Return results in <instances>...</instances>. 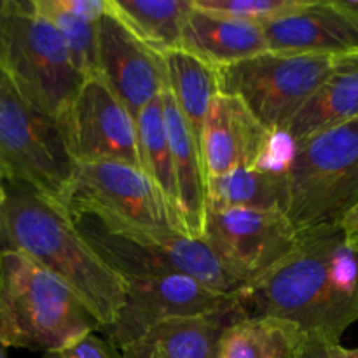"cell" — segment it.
<instances>
[{"label": "cell", "mask_w": 358, "mask_h": 358, "mask_svg": "<svg viewBox=\"0 0 358 358\" xmlns=\"http://www.w3.org/2000/svg\"><path fill=\"white\" fill-rule=\"evenodd\" d=\"M243 317L292 322L341 341L358 320V248L341 226L301 234L296 250L240 296Z\"/></svg>", "instance_id": "obj_1"}, {"label": "cell", "mask_w": 358, "mask_h": 358, "mask_svg": "<svg viewBox=\"0 0 358 358\" xmlns=\"http://www.w3.org/2000/svg\"><path fill=\"white\" fill-rule=\"evenodd\" d=\"M6 250L24 255L66 283L100 322L101 331L114 324L124 306L128 283L98 257L69 210L13 182H7L0 206V252Z\"/></svg>", "instance_id": "obj_2"}, {"label": "cell", "mask_w": 358, "mask_h": 358, "mask_svg": "<svg viewBox=\"0 0 358 358\" xmlns=\"http://www.w3.org/2000/svg\"><path fill=\"white\" fill-rule=\"evenodd\" d=\"M69 213L98 257L124 282L185 275L229 296H240L248 289L205 240L143 229L94 210L70 208Z\"/></svg>", "instance_id": "obj_3"}, {"label": "cell", "mask_w": 358, "mask_h": 358, "mask_svg": "<svg viewBox=\"0 0 358 358\" xmlns=\"http://www.w3.org/2000/svg\"><path fill=\"white\" fill-rule=\"evenodd\" d=\"M100 322L66 283L17 252H0V345L51 353Z\"/></svg>", "instance_id": "obj_4"}, {"label": "cell", "mask_w": 358, "mask_h": 358, "mask_svg": "<svg viewBox=\"0 0 358 358\" xmlns=\"http://www.w3.org/2000/svg\"><path fill=\"white\" fill-rule=\"evenodd\" d=\"M0 70L24 101L58 122L86 80L59 31L35 10L34 0H6L0 14Z\"/></svg>", "instance_id": "obj_5"}, {"label": "cell", "mask_w": 358, "mask_h": 358, "mask_svg": "<svg viewBox=\"0 0 358 358\" xmlns=\"http://www.w3.org/2000/svg\"><path fill=\"white\" fill-rule=\"evenodd\" d=\"M285 180L299 234L339 226L358 205V117L299 143Z\"/></svg>", "instance_id": "obj_6"}, {"label": "cell", "mask_w": 358, "mask_h": 358, "mask_svg": "<svg viewBox=\"0 0 358 358\" xmlns=\"http://www.w3.org/2000/svg\"><path fill=\"white\" fill-rule=\"evenodd\" d=\"M0 170L7 182L27 185L66 206L77 163L58 121L31 107L2 73Z\"/></svg>", "instance_id": "obj_7"}, {"label": "cell", "mask_w": 358, "mask_h": 358, "mask_svg": "<svg viewBox=\"0 0 358 358\" xmlns=\"http://www.w3.org/2000/svg\"><path fill=\"white\" fill-rule=\"evenodd\" d=\"M339 58L273 52L219 69L220 93L238 96L273 133L285 131Z\"/></svg>", "instance_id": "obj_8"}, {"label": "cell", "mask_w": 358, "mask_h": 358, "mask_svg": "<svg viewBox=\"0 0 358 358\" xmlns=\"http://www.w3.org/2000/svg\"><path fill=\"white\" fill-rule=\"evenodd\" d=\"M126 303L105 339L119 352L138 343L156 325L173 318L224 315L241 311L240 296H229L185 275L128 280Z\"/></svg>", "instance_id": "obj_9"}, {"label": "cell", "mask_w": 358, "mask_h": 358, "mask_svg": "<svg viewBox=\"0 0 358 358\" xmlns=\"http://www.w3.org/2000/svg\"><path fill=\"white\" fill-rule=\"evenodd\" d=\"M203 240L252 287L296 250L301 234L280 210L208 208Z\"/></svg>", "instance_id": "obj_10"}, {"label": "cell", "mask_w": 358, "mask_h": 358, "mask_svg": "<svg viewBox=\"0 0 358 358\" xmlns=\"http://www.w3.org/2000/svg\"><path fill=\"white\" fill-rule=\"evenodd\" d=\"M59 126L77 164L114 161L142 168L136 119L96 73L86 77Z\"/></svg>", "instance_id": "obj_11"}, {"label": "cell", "mask_w": 358, "mask_h": 358, "mask_svg": "<svg viewBox=\"0 0 358 358\" xmlns=\"http://www.w3.org/2000/svg\"><path fill=\"white\" fill-rule=\"evenodd\" d=\"M65 208L94 210L149 231L182 233L159 189L142 168L126 163L77 164Z\"/></svg>", "instance_id": "obj_12"}, {"label": "cell", "mask_w": 358, "mask_h": 358, "mask_svg": "<svg viewBox=\"0 0 358 358\" xmlns=\"http://www.w3.org/2000/svg\"><path fill=\"white\" fill-rule=\"evenodd\" d=\"M96 76L138 119L140 112L168 87L164 55L147 44L108 6L98 21Z\"/></svg>", "instance_id": "obj_13"}, {"label": "cell", "mask_w": 358, "mask_h": 358, "mask_svg": "<svg viewBox=\"0 0 358 358\" xmlns=\"http://www.w3.org/2000/svg\"><path fill=\"white\" fill-rule=\"evenodd\" d=\"M269 131L238 96L219 93L203 124L201 161L206 178L238 168H257L271 147Z\"/></svg>", "instance_id": "obj_14"}, {"label": "cell", "mask_w": 358, "mask_h": 358, "mask_svg": "<svg viewBox=\"0 0 358 358\" xmlns=\"http://www.w3.org/2000/svg\"><path fill=\"white\" fill-rule=\"evenodd\" d=\"M261 27L273 52L332 58L358 55V16L339 0H310L303 9Z\"/></svg>", "instance_id": "obj_15"}, {"label": "cell", "mask_w": 358, "mask_h": 358, "mask_svg": "<svg viewBox=\"0 0 358 358\" xmlns=\"http://www.w3.org/2000/svg\"><path fill=\"white\" fill-rule=\"evenodd\" d=\"M161 96H163L168 142L173 156L182 224L187 236L203 240L206 231V215H208V198H206V173L203 168L201 149L189 129L184 115L180 114V108L171 91L166 87Z\"/></svg>", "instance_id": "obj_16"}, {"label": "cell", "mask_w": 358, "mask_h": 358, "mask_svg": "<svg viewBox=\"0 0 358 358\" xmlns=\"http://www.w3.org/2000/svg\"><path fill=\"white\" fill-rule=\"evenodd\" d=\"M182 49L205 59L215 69H224L269 51L261 24L208 13L198 7H192L185 21Z\"/></svg>", "instance_id": "obj_17"}, {"label": "cell", "mask_w": 358, "mask_h": 358, "mask_svg": "<svg viewBox=\"0 0 358 358\" xmlns=\"http://www.w3.org/2000/svg\"><path fill=\"white\" fill-rule=\"evenodd\" d=\"M240 318L241 311L173 318L152 327L121 353L124 358H219L224 332Z\"/></svg>", "instance_id": "obj_18"}, {"label": "cell", "mask_w": 358, "mask_h": 358, "mask_svg": "<svg viewBox=\"0 0 358 358\" xmlns=\"http://www.w3.org/2000/svg\"><path fill=\"white\" fill-rule=\"evenodd\" d=\"M358 117V55L339 58L334 72L311 94L285 133L299 145Z\"/></svg>", "instance_id": "obj_19"}, {"label": "cell", "mask_w": 358, "mask_h": 358, "mask_svg": "<svg viewBox=\"0 0 358 358\" xmlns=\"http://www.w3.org/2000/svg\"><path fill=\"white\" fill-rule=\"evenodd\" d=\"M164 62L168 90L173 94L180 114L199 143L210 105L220 93L219 69L182 48L164 52Z\"/></svg>", "instance_id": "obj_20"}, {"label": "cell", "mask_w": 358, "mask_h": 358, "mask_svg": "<svg viewBox=\"0 0 358 358\" xmlns=\"http://www.w3.org/2000/svg\"><path fill=\"white\" fill-rule=\"evenodd\" d=\"M306 332L273 317H243L226 329L219 358H297Z\"/></svg>", "instance_id": "obj_21"}, {"label": "cell", "mask_w": 358, "mask_h": 358, "mask_svg": "<svg viewBox=\"0 0 358 358\" xmlns=\"http://www.w3.org/2000/svg\"><path fill=\"white\" fill-rule=\"evenodd\" d=\"M206 198L208 208L280 210L285 213V173L262 168H238L220 177H208Z\"/></svg>", "instance_id": "obj_22"}, {"label": "cell", "mask_w": 358, "mask_h": 358, "mask_svg": "<svg viewBox=\"0 0 358 358\" xmlns=\"http://www.w3.org/2000/svg\"><path fill=\"white\" fill-rule=\"evenodd\" d=\"M161 94L156 100L150 101L140 112L138 119H136V126H138L140 161H142V170L145 171L147 177L154 182V185L163 194L164 201H166L178 229L187 236V233L184 229V224H182L173 156H171V147L170 142H168L166 124H164L163 114V96Z\"/></svg>", "instance_id": "obj_23"}, {"label": "cell", "mask_w": 358, "mask_h": 358, "mask_svg": "<svg viewBox=\"0 0 358 358\" xmlns=\"http://www.w3.org/2000/svg\"><path fill=\"white\" fill-rule=\"evenodd\" d=\"M108 6L147 44L164 55L182 48L185 21L194 3L192 0H108Z\"/></svg>", "instance_id": "obj_24"}, {"label": "cell", "mask_w": 358, "mask_h": 358, "mask_svg": "<svg viewBox=\"0 0 358 358\" xmlns=\"http://www.w3.org/2000/svg\"><path fill=\"white\" fill-rule=\"evenodd\" d=\"M34 7L62 35L73 65L83 76L96 73L98 23L79 20L56 6L55 0H34Z\"/></svg>", "instance_id": "obj_25"}, {"label": "cell", "mask_w": 358, "mask_h": 358, "mask_svg": "<svg viewBox=\"0 0 358 358\" xmlns=\"http://www.w3.org/2000/svg\"><path fill=\"white\" fill-rule=\"evenodd\" d=\"M310 0H192L194 7L250 23H268L275 17L303 9Z\"/></svg>", "instance_id": "obj_26"}, {"label": "cell", "mask_w": 358, "mask_h": 358, "mask_svg": "<svg viewBox=\"0 0 358 358\" xmlns=\"http://www.w3.org/2000/svg\"><path fill=\"white\" fill-rule=\"evenodd\" d=\"M44 358H124V355L107 339L91 332L66 348L45 353Z\"/></svg>", "instance_id": "obj_27"}, {"label": "cell", "mask_w": 358, "mask_h": 358, "mask_svg": "<svg viewBox=\"0 0 358 358\" xmlns=\"http://www.w3.org/2000/svg\"><path fill=\"white\" fill-rule=\"evenodd\" d=\"M56 6L79 20L98 23L107 10V0H55Z\"/></svg>", "instance_id": "obj_28"}, {"label": "cell", "mask_w": 358, "mask_h": 358, "mask_svg": "<svg viewBox=\"0 0 358 358\" xmlns=\"http://www.w3.org/2000/svg\"><path fill=\"white\" fill-rule=\"evenodd\" d=\"M341 343L322 332H306L297 358H334V348Z\"/></svg>", "instance_id": "obj_29"}, {"label": "cell", "mask_w": 358, "mask_h": 358, "mask_svg": "<svg viewBox=\"0 0 358 358\" xmlns=\"http://www.w3.org/2000/svg\"><path fill=\"white\" fill-rule=\"evenodd\" d=\"M339 226H341L343 233L346 234L350 243L355 245L358 248V205L343 219V222Z\"/></svg>", "instance_id": "obj_30"}, {"label": "cell", "mask_w": 358, "mask_h": 358, "mask_svg": "<svg viewBox=\"0 0 358 358\" xmlns=\"http://www.w3.org/2000/svg\"><path fill=\"white\" fill-rule=\"evenodd\" d=\"M334 358H358V348H343L341 345H338L334 348Z\"/></svg>", "instance_id": "obj_31"}, {"label": "cell", "mask_w": 358, "mask_h": 358, "mask_svg": "<svg viewBox=\"0 0 358 358\" xmlns=\"http://www.w3.org/2000/svg\"><path fill=\"white\" fill-rule=\"evenodd\" d=\"M339 3H341L346 10H350V13L358 16V0H339Z\"/></svg>", "instance_id": "obj_32"}, {"label": "cell", "mask_w": 358, "mask_h": 358, "mask_svg": "<svg viewBox=\"0 0 358 358\" xmlns=\"http://www.w3.org/2000/svg\"><path fill=\"white\" fill-rule=\"evenodd\" d=\"M3 180H6V177H3L2 170H0V206L3 205V201H6V196H7V184Z\"/></svg>", "instance_id": "obj_33"}, {"label": "cell", "mask_w": 358, "mask_h": 358, "mask_svg": "<svg viewBox=\"0 0 358 358\" xmlns=\"http://www.w3.org/2000/svg\"><path fill=\"white\" fill-rule=\"evenodd\" d=\"M0 358H7L6 357V350H3L2 345H0Z\"/></svg>", "instance_id": "obj_34"}, {"label": "cell", "mask_w": 358, "mask_h": 358, "mask_svg": "<svg viewBox=\"0 0 358 358\" xmlns=\"http://www.w3.org/2000/svg\"><path fill=\"white\" fill-rule=\"evenodd\" d=\"M3 7H6V0H0V14H2Z\"/></svg>", "instance_id": "obj_35"}, {"label": "cell", "mask_w": 358, "mask_h": 358, "mask_svg": "<svg viewBox=\"0 0 358 358\" xmlns=\"http://www.w3.org/2000/svg\"><path fill=\"white\" fill-rule=\"evenodd\" d=\"M0 79H2V70H0Z\"/></svg>", "instance_id": "obj_36"}]
</instances>
